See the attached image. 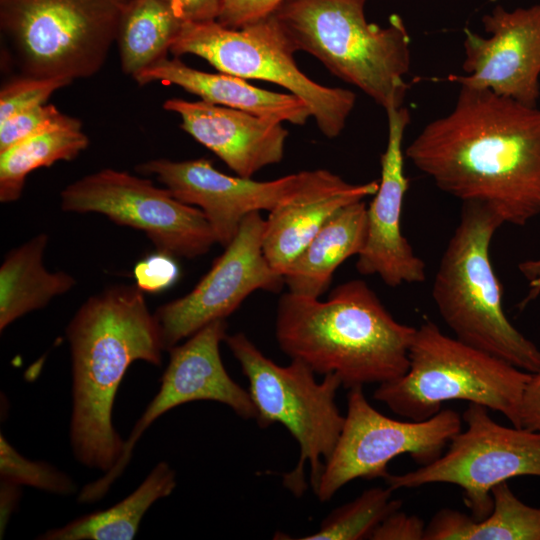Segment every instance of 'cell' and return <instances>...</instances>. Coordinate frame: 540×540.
Returning a JSON list of instances; mask_svg holds the SVG:
<instances>
[{"label":"cell","instance_id":"cell-6","mask_svg":"<svg viewBox=\"0 0 540 540\" xmlns=\"http://www.w3.org/2000/svg\"><path fill=\"white\" fill-rule=\"evenodd\" d=\"M531 376L426 320L416 328L407 372L379 384L373 397L412 421L436 415L446 401L461 400L500 412L522 428L520 408Z\"/></svg>","mask_w":540,"mask_h":540},{"label":"cell","instance_id":"cell-20","mask_svg":"<svg viewBox=\"0 0 540 540\" xmlns=\"http://www.w3.org/2000/svg\"><path fill=\"white\" fill-rule=\"evenodd\" d=\"M378 186L379 181L350 184L291 201L269 212L262 240L268 263L283 275L334 214L350 203L373 196Z\"/></svg>","mask_w":540,"mask_h":540},{"label":"cell","instance_id":"cell-12","mask_svg":"<svg viewBox=\"0 0 540 540\" xmlns=\"http://www.w3.org/2000/svg\"><path fill=\"white\" fill-rule=\"evenodd\" d=\"M459 431L461 418L451 409L422 421H400L378 412L363 387L350 388L342 431L314 492L325 502L357 478H385L389 462L402 454L429 464Z\"/></svg>","mask_w":540,"mask_h":540},{"label":"cell","instance_id":"cell-31","mask_svg":"<svg viewBox=\"0 0 540 540\" xmlns=\"http://www.w3.org/2000/svg\"><path fill=\"white\" fill-rule=\"evenodd\" d=\"M180 274L175 257L157 252L138 261L133 269L136 285L143 292L157 293L171 287Z\"/></svg>","mask_w":540,"mask_h":540},{"label":"cell","instance_id":"cell-35","mask_svg":"<svg viewBox=\"0 0 540 540\" xmlns=\"http://www.w3.org/2000/svg\"><path fill=\"white\" fill-rule=\"evenodd\" d=\"M520 421L522 428L540 432V371L532 374L525 387Z\"/></svg>","mask_w":540,"mask_h":540},{"label":"cell","instance_id":"cell-26","mask_svg":"<svg viewBox=\"0 0 540 540\" xmlns=\"http://www.w3.org/2000/svg\"><path fill=\"white\" fill-rule=\"evenodd\" d=\"M89 145L81 130H57L26 139L0 153V201L21 197L26 177L32 171L57 161L76 158Z\"/></svg>","mask_w":540,"mask_h":540},{"label":"cell","instance_id":"cell-19","mask_svg":"<svg viewBox=\"0 0 540 540\" xmlns=\"http://www.w3.org/2000/svg\"><path fill=\"white\" fill-rule=\"evenodd\" d=\"M139 85L155 81L173 84L202 101L238 109L278 121L304 125L312 117L308 105L292 93H277L255 87L245 79L219 72L196 70L177 57L163 58L133 78Z\"/></svg>","mask_w":540,"mask_h":540},{"label":"cell","instance_id":"cell-25","mask_svg":"<svg viewBox=\"0 0 540 540\" xmlns=\"http://www.w3.org/2000/svg\"><path fill=\"white\" fill-rule=\"evenodd\" d=\"M183 23L162 0H127L116 35L123 72L134 78L166 58Z\"/></svg>","mask_w":540,"mask_h":540},{"label":"cell","instance_id":"cell-27","mask_svg":"<svg viewBox=\"0 0 540 540\" xmlns=\"http://www.w3.org/2000/svg\"><path fill=\"white\" fill-rule=\"evenodd\" d=\"M393 490L373 487L365 490L353 501L332 511L313 534L302 540H360L370 537L378 524L399 510L402 502L392 499Z\"/></svg>","mask_w":540,"mask_h":540},{"label":"cell","instance_id":"cell-8","mask_svg":"<svg viewBox=\"0 0 540 540\" xmlns=\"http://www.w3.org/2000/svg\"><path fill=\"white\" fill-rule=\"evenodd\" d=\"M127 0H0V30L22 75H95L114 42Z\"/></svg>","mask_w":540,"mask_h":540},{"label":"cell","instance_id":"cell-13","mask_svg":"<svg viewBox=\"0 0 540 540\" xmlns=\"http://www.w3.org/2000/svg\"><path fill=\"white\" fill-rule=\"evenodd\" d=\"M138 173L154 175L180 201L199 208L208 220L216 243L226 247L243 219L254 212L274 209L349 185L324 169L301 171L272 181L226 175L206 158L172 161L152 159L136 166Z\"/></svg>","mask_w":540,"mask_h":540},{"label":"cell","instance_id":"cell-30","mask_svg":"<svg viewBox=\"0 0 540 540\" xmlns=\"http://www.w3.org/2000/svg\"><path fill=\"white\" fill-rule=\"evenodd\" d=\"M73 81L21 75L5 83L0 90V122L37 106L46 104L58 89Z\"/></svg>","mask_w":540,"mask_h":540},{"label":"cell","instance_id":"cell-3","mask_svg":"<svg viewBox=\"0 0 540 540\" xmlns=\"http://www.w3.org/2000/svg\"><path fill=\"white\" fill-rule=\"evenodd\" d=\"M417 327L398 322L369 285H338L326 301L283 294L275 336L284 354L315 373L336 374L345 388L381 384L404 375Z\"/></svg>","mask_w":540,"mask_h":540},{"label":"cell","instance_id":"cell-14","mask_svg":"<svg viewBox=\"0 0 540 540\" xmlns=\"http://www.w3.org/2000/svg\"><path fill=\"white\" fill-rule=\"evenodd\" d=\"M264 227L260 212L247 215L195 287L154 312L166 351L207 324L226 319L254 291H280L284 277L264 255Z\"/></svg>","mask_w":540,"mask_h":540},{"label":"cell","instance_id":"cell-2","mask_svg":"<svg viewBox=\"0 0 540 540\" xmlns=\"http://www.w3.org/2000/svg\"><path fill=\"white\" fill-rule=\"evenodd\" d=\"M66 337L72 360V450L82 465L105 473L124 445L112 422L118 387L133 362L161 364L160 328L136 284L115 285L78 308Z\"/></svg>","mask_w":540,"mask_h":540},{"label":"cell","instance_id":"cell-21","mask_svg":"<svg viewBox=\"0 0 540 540\" xmlns=\"http://www.w3.org/2000/svg\"><path fill=\"white\" fill-rule=\"evenodd\" d=\"M367 230L364 200L341 208L284 272L289 292L319 298L329 287L336 269L363 249Z\"/></svg>","mask_w":540,"mask_h":540},{"label":"cell","instance_id":"cell-33","mask_svg":"<svg viewBox=\"0 0 540 540\" xmlns=\"http://www.w3.org/2000/svg\"><path fill=\"white\" fill-rule=\"evenodd\" d=\"M426 525L416 515L399 510L388 515L373 530L372 540H424Z\"/></svg>","mask_w":540,"mask_h":540},{"label":"cell","instance_id":"cell-5","mask_svg":"<svg viewBox=\"0 0 540 540\" xmlns=\"http://www.w3.org/2000/svg\"><path fill=\"white\" fill-rule=\"evenodd\" d=\"M502 224L488 205L462 203L434 277L432 298L457 339L534 374L540 371V349L507 318L491 264V241Z\"/></svg>","mask_w":540,"mask_h":540},{"label":"cell","instance_id":"cell-4","mask_svg":"<svg viewBox=\"0 0 540 540\" xmlns=\"http://www.w3.org/2000/svg\"><path fill=\"white\" fill-rule=\"evenodd\" d=\"M367 0H283L271 13L296 51L316 57L386 111L403 106L411 38L393 14L386 26L369 23Z\"/></svg>","mask_w":540,"mask_h":540},{"label":"cell","instance_id":"cell-23","mask_svg":"<svg viewBox=\"0 0 540 540\" xmlns=\"http://www.w3.org/2000/svg\"><path fill=\"white\" fill-rule=\"evenodd\" d=\"M491 494L493 509L485 518L441 509L426 525L424 540H540V508L522 502L507 481Z\"/></svg>","mask_w":540,"mask_h":540},{"label":"cell","instance_id":"cell-9","mask_svg":"<svg viewBox=\"0 0 540 540\" xmlns=\"http://www.w3.org/2000/svg\"><path fill=\"white\" fill-rule=\"evenodd\" d=\"M170 52L176 57L193 54L219 72L287 89L308 105L318 128L329 138L343 131L355 106L352 91L323 86L298 68L297 51L273 14L239 29L224 27L216 20L184 22Z\"/></svg>","mask_w":540,"mask_h":540},{"label":"cell","instance_id":"cell-17","mask_svg":"<svg viewBox=\"0 0 540 540\" xmlns=\"http://www.w3.org/2000/svg\"><path fill=\"white\" fill-rule=\"evenodd\" d=\"M386 114L388 138L381 155V178L367 206L366 239L356 268L362 275H378L389 287H398L424 282L426 265L401 228L403 200L409 185L404 173L403 137L410 113L401 106L389 108Z\"/></svg>","mask_w":540,"mask_h":540},{"label":"cell","instance_id":"cell-34","mask_svg":"<svg viewBox=\"0 0 540 540\" xmlns=\"http://www.w3.org/2000/svg\"><path fill=\"white\" fill-rule=\"evenodd\" d=\"M170 5L184 22L217 20L222 0H162Z\"/></svg>","mask_w":540,"mask_h":540},{"label":"cell","instance_id":"cell-7","mask_svg":"<svg viewBox=\"0 0 540 540\" xmlns=\"http://www.w3.org/2000/svg\"><path fill=\"white\" fill-rule=\"evenodd\" d=\"M224 341L248 379L259 427L280 423L299 445V460L292 471L283 474L284 486L296 497L302 496L308 487V462L315 490L324 468L322 459L330 457L344 425L345 416L336 404L340 378L330 373L317 382L315 372L296 359L287 366L278 365L241 332L226 335Z\"/></svg>","mask_w":540,"mask_h":540},{"label":"cell","instance_id":"cell-37","mask_svg":"<svg viewBox=\"0 0 540 540\" xmlns=\"http://www.w3.org/2000/svg\"><path fill=\"white\" fill-rule=\"evenodd\" d=\"M519 271L527 280L530 287L529 294L523 302L526 304L540 294V258L521 262L519 264Z\"/></svg>","mask_w":540,"mask_h":540},{"label":"cell","instance_id":"cell-36","mask_svg":"<svg viewBox=\"0 0 540 540\" xmlns=\"http://www.w3.org/2000/svg\"><path fill=\"white\" fill-rule=\"evenodd\" d=\"M21 485L1 479L0 484V535L5 532L10 517L21 496Z\"/></svg>","mask_w":540,"mask_h":540},{"label":"cell","instance_id":"cell-29","mask_svg":"<svg viewBox=\"0 0 540 540\" xmlns=\"http://www.w3.org/2000/svg\"><path fill=\"white\" fill-rule=\"evenodd\" d=\"M81 129L78 118L61 112L53 104H43L0 122V153L44 133Z\"/></svg>","mask_w":540,"mask_h":540},{"label":"cell","instance_id":"cell-10","mask_svg":"<svg viewBox=\"0 0 540 540\" xmlns=\"http://www.w3.org/2000/svg\"><path fill=\"white\" fill-rule=\"evenodd\" d=\"M467 425L450 440L447 452L422 467L384 479L394 491L433 483L460 487L472 517L480 520L493 509V487L517 476L540 477V432L496 423L488 408L469 403Z\"/></svg>","mask_w":540,"mask_h":540},{"label":"cell","instance_id":"cell-15","mask_svg":"<svg viewBox=\"0 0 540 540\" xmlns=\"http://www.w3.org/2000/svg\"><path fill=\"white\" fill-rule=\"evenodd\" d=\"M225 319L215 320L169 352V362L158 393L135 423L123 445L120 458L99 479L84 486L91 501L102 498L129 463L135 444L145 430L162 414L193 401H216L231 408L243 419H255L256 409L248 391L226 371L220 343L226 337Z\"/></svg>","mask_w":540,"mask_h":540},{"label":"cell","instance_id":"cell-28","mask_svg":"<svg viewBox=\"0 0 540 540\" xmlns=\"http://www.w3.org/2000/svg\"><path fill=\"white\" fill-rule=\"evenodd\" d=\"M0 476L18 485H28L57 495L73 494L77 487L65 473L50 464L22 456L0 435Z\"/></svg>","mask_w":540,"mask_h":540},{"label":"cell","instance_id":"cell-1","mask_svg":"<svg viewBox=\"0 0 540 540\" xmlns=\"http://www.w3.org/2000/svg\"><path fill=\"white\" fill-rule=\"evenodd\" d=\"M405 157L443 192L521 226L540 213V109L460 86L453 108L423 127Z\"/></svg>","mask_w":540,"mask_h":540},{"label":"cell","instance_id":"cell-18","mask_svg":"<svg viewBox=\"0 0 540 540\" xmlns=\"http://www.w3.org/2000/svg\"><path fill=\"white\" fill-rule=\"evenodd\" d=\"M163 108L179 115L180 128L238 176L252 178L283 159L288 131L281 122L202 100L171 98Z\"/></svg>","mask_w":540,"mask_h":540},{"label":"cell","instance_id":"cell-32","mask_svg":"<svg viewBox=\"0 0 540 540\" xmlns=\"http://www.w3.org/2000/svg\"><path fill=\"white\" fill-rule=\"evenodd\" d=\"M283 0H222L217 22L230 29L270 15Z\"/></svg>","mask_w":540,"mask_h":540},{"label":"cell","instance_id":"cell-24","mask_svg":"<svg viewBox=\"0 0 540 540\" xmlns=\"http://www.w3.org/2000/svg\"><path fill=\"white\" fill-rule=\"evenodd\" d=\"M176 487V474L166 462L158 463L125 499L106 510L77 518L63 527L46 531L43 540H130L144 514Z\"/></svg>","mask_w":540,"mask_h":540},{"label":"cell","instance_id":"cell-11","mask_svg":"<svg viewBox=\"0 0 540 540\" xmlns=\"http://www.w3.org/2000/svg\"><path fill=\"white\" fill-rule=\"evenodd\" d=\"M60 206L65 212L102 214L143 231L157 252L175 258L204 255L216 243L199 208L126 171L105 168L70 183L60 193Z\"/></svg>","mask_w":540,"mask_h":540},{"label":"cell","instance_id":"cell-22","mask_svg":"<svg viewBox=\"0 0 540 540\" xmlns=\"http://www.w3.org/2000/svg\"><path fill=\"white\" fill-rule=\"evenodd\" d=\"M48 236L38 234L11 249L0 267V330L53 298L70 291L75 278L64 272H50L43 264Z\"/></svg>","mask_w":540,"mask_h":540},{"label":"cell","instance_id":"cell-16","mask_svg":"<svg viewBox=\"0 0 540 540\" xmlns=\"http://www.w3.org/2000/svg\"><path fill=\"white\" fill-rule=\"evenodd\" d=\"M487 37L466 29L462 75L448 79L536 106L540 96V2L508 10L497 5L482 18Z\"/></svg>","mask_w":540,"mask_h":540}]
</instances>
